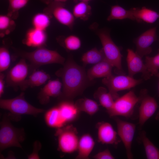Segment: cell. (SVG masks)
<instances>
[{
	"label": "cell",
	"mask_w": 159,
	"mask_h": 159,
	"mask_svg": "<svg viewBox=\"0 0 159 159\" xmlns=\"http://www.w3.org/2000/svg\"><path fill=\"white\" fill-rule=\"evenodd\" d=\"M95 142L92 136L89 133L83 134L79 138L76 157L77 159H88L92 151Z\"/></svg>",
	"instance_id": "20"
},
{
	"label": "cell",
	"mask_w": 159,
	"mask_h": 159,
	"mask_svg": "<svg viewBox=\"0 0 159 159\" xmlns=\"http://www.w3.org/2000/svg\"><path fill=\"white\" fill-rule=\"evenodd\" d=\"M42 145L40 142L36 141L34 142L33 145V150L32 153L28 156V158L29 159H39L38 153L41 149Z\"/></svg>",
	"instance_id": "36"
},
{
	"label": "cell",
	"mask_w": 159,
	"mask_h": 159,
	"mask_svg": "<svg viewBox=\"0 0 159 159\" xmlns=\"http://www.w3.org/2000/svg\"><path fill=\"white\" fill-rule=\"evenodd\" d=\"M157 39L156 28L154 27L144 32L134 41L136 46L135 52L142 58L151 53V45Z\"/></svg>",
	"instance_id": "14"
},
{
	"label": "cell",
	"mask_w": 159,
	"mask_h": 159,
	"mask_svg": "<svg viewBox=\"0 0 159 159\" xmlns=\"http://www.w3.org/2000/svg\"><path fill=\"white\" fill-rule=\"evenodd\" d=\"M5 76L2 72L0 73V97H1L4 93L5 85Z\"/></svg>",
	"instance_id": "37"
},
{
	"label": "cell",
	"mask_w": 159,
	"mask_h": 159,
	"mask_svg": "<svg viewBox=\"0 0 159 159\" xmlns=\"http://www.w3.org/2000/svg\"><path fill=\"white\" fill-rule=\"evenodd\" d=\"M57 106L59 116L64 126L74 122L79 117L81 112L73 100H61Z\"/></svg>",
	"instance_id": "15"
},
{
	"label": "cell",
	"mask_w": 159,
	"mask_h": 159,
	"mask_svg": "<svg viewBox=\"0 0 159 159\" xmlns=\"http://www.w3.org/2000/svg\"><path fill=\"white\" fill-rule=\"evenodd\" d=\"M139 109L138 127L140 130L146 122L156 111L158 106L156 100L149 95L146 89L140 92Z\"/></svg>",
	"instance_id": "9"
},
{
	"label": "cell",
	"mask_w": 159,
	"mask_h": 159,
	"mask_svg": "<svg viewBox=\"0 0 159 159\" xmlns=\"http://www.w3.org/2000/svg\"><path fill=\"white\" fill-rule=\"evenodd\" d=\"M155 119L157 120H159V110L158 113L156 115V116L155 117Z\"/></svg>",
	"instance_id": "39"
},
{
	"label": "cell",
	"mask_w": 159,
	"mask_h": 159,
	"mask_svg": "<svg viewBox=\"0 0 159 159\" xmlns=\"http://www.w3.org/2000/svg\"><path fill=\"white\" fill-rule=\"evenodd\" d=\"M112 65L106 59L95 65L87 72L88 78L90 81L98 78L106 77L112 74Z\"/></svg>",
	"instance_id": "19"
},
{
	"label": "cell",
	"mask_w": 159,
	"mask_h": 159,
	"mask_svg": "<svg viewBox=\"0 0 159 159\" xmlns=\"http://www.w3.org/2000/svg\"><path fill=\"white\" fill-rule=\"evenodd\" d=\"M126 19L135 20L132 12L131 10H126L118 5L111 6L110 14L107 18L110 21L113 20H122Z\"/></svg>",
	"instance_id": "28"
},
{
	"label": "cell",
	"mask_w": 159,
	"mask_h": 159,
	"mask_svg": "<svg viewBox=\"0 0 159 159\" xmlns=\"http://www.w3.org/2000/svg\"><path fill=\"white\" fill-rule=\"evenodd\" d=\"M77 128L71 124L56 129L54 135L58 141V149L67 154L77 150L79 138Z\"/></svg>",
	"instance_id": "6"
},
{
	"label": "cell",
	"mask_w": 159,
	"mask_h": 159,
	"mask_svg": "<svg viewBox=\"0 0 159 159\" xmlns=\"http://www.w3.org/2000/svg\"><path fill=\"white\" fill-rule=\"evenodd\" d=\"M90 27L100 40L106 60L115 67V73L119 75L124 74L122 65V55L119 48L112 40L109 31L105 29H98L95 24L92 25Z\"/></svg>",
	"instance_id": "3"
},
{
	"label": "cell",
	"mask_w": 159,
	"mask_h": 159,
	"mask_svg": "<svg viewBox=\"0 0 159 159\" xmlns=\"http://www.w3.org/2000/svg\"><path fill=\"white\" fill-rule=\"evenodd\" d=\"M94 98L98 100L100 104L105 108L107 111L112 107L115 100L109 92L104 87L98 88L93 95Z\"/></svg>",
	"instance_id": "23"
},
{
	"label": "cell",
	"mask_w": 159,
	"mask_h": 159,
	"mask_svg": "<svg viewBox=\"0 0 159 159\" xmlns=\"http://www.w3.org/2000/svg\"><path fill=\"white\" fill-rule=\"evenodd\" d=\"M11 62V56L8 48L5 46H1L0 48V72L7 70Z\"/></svg>",
	"instance_id": "32"
},
{
	"label": "cell",
	"mask_w": 159,
	"mask_h": 159,
	"mask_svg": "<svg viewBox=\"0 0 159 159\" xmlns=\"http://www.w3.org/2000/svg\"><path fill=\"white\" fill-rule=\"evenodd\" d=\"M14 49L18 56L29 62L31 68L34 70L42 65L54 63L63 65L65 62V59L57 51L44 47L30 52Z\"/></svg>",
	"instance_id": "4"
},
{
	"label": "cell",
	"mask_w": 159,
	"mask_h": 159,
	"mask_svg": "<svg viewBox=\"0 0 159 159\" xmlns=\"http://www.w3.org/2000/svg\"><path fill=\"white\" fill-rule=\"evenodd\" d=\"M145 64L151 76H155L159 72V49L158 53L155 56H146Z\"/></svg>",
	"instance_id": "31"
},
{
	"label": "cell",
	"mask_w": 159,
	"mask_h": 159,
	"mask_svg": "<svg viewBox=\"0 0 159 159\" xmlns=\"http://www.w3.org/2000/svg\"><path fill=\"white\" fill-rule=\"evenodd\" d=\"M140 138L144 146L147 158L159 159V150L147 137L145 132H141Z\"/></svg>",
	"instance_id": "26"
},
{
	"label": "cell",
	"mask_w": 159,
	"mask_h": 159,
	"mask_svg": "<svg viewBox=\"0 0 159 159\" xmlns=\"http://www.w3.org/2000/svg\"><path fill=\"white\" fill-rule=\"evenodd\" d=\"M88 2L80 1L74 6L72 13L75 19L88 20L91 15L92 8Z\"/></svg>",
	"instance_id": "27"
},
{
	"label": "cell",
	"mask_w": 159,
	"mask_h": 159,
	"mask_svg": "<svg viewBox=\"0 0 159 159\" xmlns=\"http://www.w3.org/2000/svg\"><path fill=\"white\" fill-rule=\"evenodd\" d=\"M155 76L158 77V91H159V72L156 74Z\"/></svg>",
	"instance_id": "40"
},
{
	"label": "cell",
	"mask_w": 159,
	"mask_h": 159,
	"mask_svg": "<svg viewBox=\"0 0 159 159\" xmlns=\"http://www.w3.org/2000/svg\"><path fill=\"white\" fill-rule=\"evenodd\" d=\"M0 108L9 111L8 114L11 120H20L22 115L36 117L45 111L44 109L35 107L25 99L24 93L22 92L18 96L11 99L0 100Z\"/></svg>",
	"instance_id": "2"
},
{
	"label": "cell",
	"mask_w": 159,
	"mask_h": 159,
	"mask_svg": "<svg viewBox=\"0 0 159 159\" xmlns=\"http://www.w3.org/2000/svg\"><path fill=\"white\" fill-rule=\"evenodd\" d=\"M45 31L33 28L27 32L23 43L26 46L37 48L44 47L47 40Z\"/></svg>",
	"instance_id": "18"
},
{
	"label": "cell",
	"mask_w": 159,
	"mask_h": 159,
	"mask_svg": "<svg viewBox=\"0 0 159 159\" xmlns=\"http://www.w3.org/2000/svg\"><path fill=\"white\" fill-rule=\"evenodd\" d=\"M117 125V134L122 141L125 149L128 159L133 158L132 145L135 130V125L123 121L117 116L114 117Z\"/></svg>",
	"instance_id": "10"
},
{
	"label": "cell",
	"mask_w": 159,
	"mask_h": 159,
	"mask_svg": "<svg viewBox=\"0 0 159 159\" xmlns=\"http://www.w3.org/2000/svg\"><path fill=\"white\" fill-rule=\"evenodd\" d=\"M8 113L3 115L0 123V151L10 147L22 148L21 143L25 139L26 134L23 128H17L11 124Z\"/></svg>",
	"instance_id": "5"
},
{
	"label": "cell",
	"mask_w": 159,
	"mask_h": 159,
	"mask_svg": "<svg viewBox=\"0 0 159 159\" xmlns=\"http://www.w3.org/2000/svg\"><path fill=\"white\" fill-rule=\"evenodd\" d=\"M26 59L21 58L7 72L5 79L6 87L15 90L26 80L28 73V67Z\"/></svg>",
	"instance_id": "12"
},
{
	"label": "cell",
	"mask_w": 159,
	"mask_h": 159,
	"mask_svg": "<svg viewBox=\"0 0 159 159\" xmlns=\"http://www.w3.org/2000/svg\"><path fill=\"white\" fill-rule=\"evenodd\" d=\"M80 112H83L91 116L95 114L99 110V106L95 101L87 98L79 99L74 103Z\"/></svg>",
	"instance_id": "25"
},
{
	"label": "cell",
	"mask_w": 159,
	"mask_h": 159,
	"mask_svg": "<svg viewBox=\"0 0 159 159\" xmlns=\"http://www.w3.org/2000/svg\"><path fill=\"white\" fill-rule=\"evenodd\" d=\"M55 73L62 81V90L59 97L61 100H73L82 94L92 81L88 78L84 67L77 64L71 57Z\"/></svg>",
	"instance_id": "1"
},
{
	"label": "cell",
	"mask_w": 159,
	"mask_h": 159,
	"mask_svg": "<svg viewBox=\"0 0 159 159\" xmlns=\"http://www.w3.org/2000/svg\"><path fill=\"white\" fill-rule=\"evenodd\" d=\"M9 6L8 15L13 18L15 14L20 9L25 6L29 0H9Z\"/></svg>",
	"instance_id": "33"
},
{
	"label": "cell",
	"mask_w": 159,
	"mask_h": 159,
	"mask_svg": "<svg viewBox=\"0 0 159 159\" xmlns=\"http://www.w3.org/2000/svg\"><path fill=\"white\" fill-rule=\"evenodd\" d=\"M97 130L98 141L102 144L116 145L120 140L117 132L110 123L104 121L98 122L96 125Z\"/></svg>",
	"instance_id": "16"
},
{
	"label": "cell",
	"mask_w": 159,
	"mask_h": 159,
	"mask_svg": "<svg viewBox=\"0 0 159 159\" xmlns=\"http://www.w3.org/2000/svg\"><path fill=\"white\" fill-rule=\"evenodd\" d=\"M132 11L135 20L138 22L142 21L152 24L159 18V14L156 11L143 7L141 8H134Z\"/></svg>",
	"instance_id": "22"
},
{
	"label": "cell",
	"mask_w": 159,
	"mask_h": 159,
	"mask_svg": "<svg viewBox=\"0 0 159 159\" xmlns=\"http://www.w3.org/2000/svg\"><path fill=\"white\" fill-rule=\"evenodd\" d=\"M105 59L102 49L98 50L95 47L84 53L81 58L84 66L87 64H95Z\"/></svg>",
	"instance_id": "24"
},
{
	"label": "cell",
	"mask_w": 159,
	"mask_h": 159,
	"mask_svg": "<svg viewBox=\"0 0 159 159\" xmlns=\"http://www.w3.org/2000/svg\"><path fill=\"white\" fill-rule=\"evenodd\" d=\"M62 83L58 79L49 80L41 89L38 95L39 103L42 105L48 103L51 97H59L62 92Z\"/></svg>",
	"instance_id": "17"
},
{
	"label": "cell",
	"mask_w": 159,
	"mask_h": 159,
	"mask_svg": "<svg viewBox=\"0 0 159 159\" xmlns=\"http://www.w3.org/2000/svg\"><path fill=\"white\" fill-rule=\"evenodd\" d=\"M79 1H85L88 2L89 1L92 0H78Z\"/></svg>",
	"instance_id": "41"
},
{
	"label": "cell",
	"mask_w": 159,
	"mask_h": 159,
	"mask_svg": "<svg viewBox=\"0 0 159 159\" xmlns=\"http://www.w3.org/2000/svg\"><path fill=\"white\" fill-rule=\"evenodd\" d=\"M50 16L45 13H38L33 17L32 22L34 28L45 31L50 23Z\"/></svg>",
	"instance_id": "30"
},
{
	"label": "cell",
	"mask_w": 159,
	"mask_h": 159,
	"mask_svg": "<svg viewBox=\"0 0 159 159\" xmlns=\"http://www.w3.org/2000/svg\"><path fill=\"white\" fill-rule=\"evenodd\" d=\"M59 43L67 51H74L80 48L81 41L80 38L74 35L58 38Z\"/></svg>",
	"instance_id": "29"
},
{
	"label": "cell",
	"mask_w": 159,
	"mask_h": 159,
	"mask_svg": "<svg viewBox=\"0 0 159 159\" xmlns=\"http://www.w3.org/2000/svg\"><path fill=\"white\" fill-rule=\"evenodd\" d=\"M142 82V79H136L133 77L124 74L114 76L112 74L104 78L102 83L107 87L109 92L115 100L119 96L118 92L134 87Z\"/></svg>",
	"instance_id": "8"
},
{
	"label": "cell",
	"mask_w": 159,
	"mask_h": 159,
	"mask_svg": "<svg viewBox=\"0 0 159 159\" xmlns=\"http://www.w3.org/2000/svg\"><path fill=\"white\" fill-rule=\"evenodd\" d=\"M93 158L95 159H114L115 158L108 149L98 153L95 155L93 157Z\"/></svg>",
	"instance_id": "35"
},
{
	"label": "cell",
	"mask_w": 159,
	"mask_h": 159,
	"mask_svg": "<svg viewBox=\"0 0 159 159\" xmlns=\"http://www.w3.org/2000/svg\"><path fill=\"white\" fill-rule=\"evenodd\" d=\"M15 25L14 21L11 19V17L9 16L1 15L0 16V30L1 35L4 32L5 34H8L11 32Z\"/></svg>",
	"instance_id": "34"
},
{
	"label": "cell",
	"mask_w": 159,
	"mask_h": 159,
	"mask_svg": "<svg viewBox=\"0 0 159 159\" xmlns=\"http://www.w3.org/2000/svg\"><path fill=\"white\" fill-rule=\"evenodd\" d=\"M126 61L128 69V75L133 77L135 74L141 73L143 78L145 80L150 79L152 77L148 71L142 58L132 49H127Z\"/></svg>",
	"instance_id": "13"
},
{
	"label": "cell",
	"mask_w": 159,
	"mask_h": 159,
	"mask_svg": "<svg viewBox=\"0 0 159 159\" xmlns=\"http://www.w3.org/2000/svg\"><path fill=\"white\" fill-rule=\"evenodd\" d=\"M50 78V75L43 71L35 70L19 88L21 90L24 91L29 87L39 86L45 84Z\"/></svg>",
	"instance_id": "21"
},
{
	"label": "cell",
	"mask_w": 159,
	"mask_h": 159,
	"mask_svg": "<svg viewBox=\"0 0 159 159\" xmlns=\"http://www.w3.org/2000/svg\"><path fill=\"white\" fill-rule=\"evenodd\" d=\"M140 99L133 91H130L115 100L112 108L107 112L110 117L119 116L129 117L133 114L135 107Z\"/></svg>",
	"instance_id": "7"
},
{
	"label": "cell",
	"mask_w": 159,
	"mask_h": 159,
	"mask_svg": "<svg viewBox=\"0 0 159 159\" xmlns=\"http://www.w3.org/2000/svg\"><path fill=\"white\" fill-rule=\"evenodd\" d=\"M48 5L53 2L64 3L67 0H41Z\"/></svg>",
	"instance_id": "38"
},
{
	"label": "cell",
	"mask_w": 159,
	"mask_h": 159,
	"mask_svg": "<svg viewBox=\"0 0 159 159\" xmlns=\"http://www.w3.org/2000/svg\"><path fill=\"white\" fill-rule=\"evenodd\" d=\"M63 3L53 2L48 4L44 12L53 16L59 23L72 30L75 18L73 14L65 8Z\"/></svg>",
	"instance_id": "11"
}]
</instances>
